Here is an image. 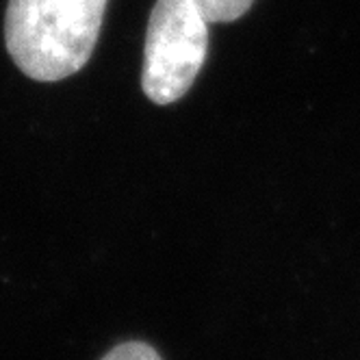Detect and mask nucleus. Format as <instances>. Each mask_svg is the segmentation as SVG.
<instances>
[{
    "label": "nucleus",
    "instance_id": "f257e3e1",
    "mask_svg": "<svg viewBox=\"0 0 360 360\" xmlns=\"http://www.w3.org/2000/svg\"><path fill=\"white\" fill-rule=\"evenodd\" d=\"M109 0H9L5 46L39 83L63 81L89 61Z\"/></svg>",
    "mask_w": 360,
    "mask_h": 360
},
{
    "label": "nucleus",
    "instance_id": "f03ea898",
    "mask_svg": "<svg viewBox=\"0 0 360 360\" xmlns=\"http://www.w3.org/2000/svg\"><path fill=\"white\" fill-rule=\"evenodd\" d=\"M209 53V20L193 0H157L152 7L141 87L154 105H172L193 85Z\"/></svg>",
    "mask_w": 360,
    "mask_h": 360
},
{
    "label": "nucleus",
    "instance_id": "7ed1b4c3",
    "mask_svg": "<svg viewBox=\"0 0 360 360\" xmlns=\"http://www.w3.org/2000/svg\"><path fill=\"white\" fill-rule=\"evenodd\" d=\"M193 3L200 7L209 24L213 22L224 24V22H235L241 15H245L254 5V0H193Z\"/></svg>",
    "mask_w": 360,
    "mask_h": 360
},
{
    "label": "nucleus",
    "instance_id": "20e7f679",
    "mask_svg": "<svg viewBox=\"0 0 360 360\" xmlns=\"http://www.w3.org/2000/svg\"><path fill=\"white\" fill-rule=\"evenodd\" d=\"M100 360H163V358L159 356L157 349L143 341H126L115 345Z\"/></svg>",
    "mask_w": 360,
    "mask_h": 360
}]
</instances>
